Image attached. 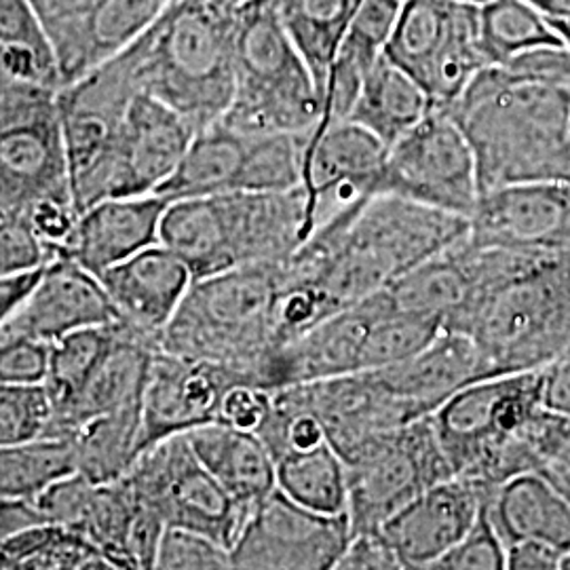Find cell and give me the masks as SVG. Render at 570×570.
I'll use <instances>...</instances> for the list:
<instances>
[{
  "label": "cell",
  "mask_w": 570,
  "mask_h": 570,
  "mask_svg": "<svg viewBox=\"0 0 570 570\" xmlns=\"http://www.w3.org/2000/svg\"><path fill=\"white\" fill-rule=\"evenodd\" d=\"M218 2H223L225 7H228V9H233V11H237L244 2H247V0H218Z\"/></svg>",
  "instance_id": "680465c9"
},
{
  "label": "cell",
  "mask_w": 570,
  "mask_h": 570,
  "mask_svg": "<svg viewBox=\"0 0 570 570\" xmlns=\"http://www.w3.org/2000/svg\"><path fill=\"white\" fill-rule=\"evenodd\" d=\"M468 2H473V4H484L487 0H468Z\"/></svg>",
  "instance_id": "6125c7cd"
},
{
  "label": "cell",
  "mask_w": 570,
  "mask_h": 570,
  "mask_svg": "<svg viewBox=\"0 0 570 570\" xmlns=\"http://www.w3.org/2000/svg\"><path fill=\"white\" fill-rule=\"evenodd\" d=\"M195 134L174 108L144 91L136 94L122 117L108 197L157 195L178 169Z\"/></svg>",
  "instance_id": "ffe728a7"
},
{
  "label": "cell",
  "mask_w": 570,
  "mask_h": 570,
  "mask_svg": "<svg viewBox=\"0 0 570 570\" xmlns=\"http://www.w3.org/2000/svg\"><path fill=\"white\" fill-rule=\"evenodd\" d=\"M4 216H7V214H4V212H2V209H0V220H2V218H4Z\"/></svg>",
  "instance_id": "be15d7a7"
},
{
  "label": "cell",
  "mask_w": 570,
  "mask_h": 570,
  "mask_svg": "<svg viewBox=\"0 0 570 570\" xmlns=\"http://www.w3.org/2000/svg\"><path fill=\"white\" fill-rule=\"evenodd\" d=\"M387 150V144L353 121L311 131L303 180L311 233L341 209L376 195Z\"/></svg>",
  "instance_id": "e0dca14e"
},
{
  "label": "cell",
  "mask_w": 570,
  "mask_h": 570,
  "mask_svg": "<svg viewBox=\"0 0 570 570\" xmlns=\"http://www.w3.org/2000/svg\"><path fill=\"white\" fill-rule=\"evenodd\" d=\"M362 0H275L289 39L306 61L324 104L330 68Z\"/></svg>",
  "instance_id": "836d02e7"
},
{
  "label": "cell",
  "mask_w": 570,
  "mask_h": 570,
  "mask_svg": "<svg viewBox=\"0 0 570 570\" xmlns=\"http://www.w3.org/2000/svg\"><path fill=\"white\" fill-rule=\"evenodd\" d=\"M553 23V28L560 32V37L564 39V42L570 47V21H558L550 20Z\"/></svg>",
  "instance_id": "6f0895ef"
},
{
  "label": "cell",
  "mask_w": 570,
  "mask_h": 570,
  "mask_svg": "<svg viewBox=\"0 0 570 570\" xmlns=\"http://www.w3.org/2000/svg\"><path fill=\"white\" fill-rule=\"evenodd\" d=\"M53 263L35 230L16 216L0 220V277L37 271Z\"/></svg>",
  "instance_id": "ee69618b"
},
{
  "label": "cell",
  "mask_w": 570,
  "mask_h": 570,
  "mask_svg": "<svg viewBox=\"0 0 570 570\" xmlns=\"http://www.w3.org/2000/svg\"><path fill=\"white\" fill-rule=\"evenodd\" d=\"M66 440L77 473L96 484L117 482L142 452V404L89 419Z\"/></svg>",
  "instance_id": "d6a6232c"
},
{
  "label": "cell",
  "mask_w": 570,
  "mask_h": 570,
  "mask_svg": "<svg viewBox=\"0 0 570 570\" xmlns=\"http://www.w3.org/2000/svg\"><path fill=\"white\" fill-rule=\"evenodd\" d=\"M284 263L242 266L195 279L165 327L159 348L233 367L254 385L268 389Z\"/></svg>",
  "instance_id": "8992f818"
},
{
  "label": "cell",
  "mask_w": 570,
  "mask_h": 570,
  "mask_svg": "<svg viewBox=\"0 0 570 570\" xmlns=\"http://www.w3.org/2000/svg\"><path fill=\"white\" fill-rule=\"evenodd\" d=\"M53 49L61 87L117 56L171 0H30Z\"/></svg>",
  "instance_id": "9a60e30c"
},
{
  "label": "cell",
  "mask_w": 570,
  "mask_h": 570,
  "mask_svg": "<svg viewBox=\"0 0 570 570\" xmlns=\"http://www.w3.org/2000/svg\"><path fill=\"white\" fill-rule=\"evenodd\" d=\"M115 570L77 530L45 522L23 530L0 548V570Z\"/></svg>",
  "instance_id": "8d00e7d4"
},
{
  "label": "cell",
  "mask_w": 570,
  "mask_h": 570,
  "mask_svg": "<svg viewBox=\"0 0 570 570\" xmlns=\"http://www.w3.org/2000/svg\"><path fill=\"white\" fill-rule=\"evenodd\" d=\"M284 389L298 406L320 419L327 442L343 459L370 438L419 421L379 370Z\"/></svg>",
  "instance_id": "d6986e66"
},
{
  "label": "cell",
  "mask_w": 570,
  "mask_h": 570,
  "mask_svg": "<svg viewBox=\"0 0 570 570\" xmlns=\"http://www.w3.org/2000/svg\"><path fill=\"white\" fill-rule=\"evenodd\" d=\"M100 282L117 320L161 346V334L195 277L171 249L155 244L104 271Z\"/></svg>",
  "instance_id": "cb8c5ba5"
},
{
  "label": "cell",
  "mask_w": 570,
  "mask_h": 570,
  "mask_svg": "<svg viewBox=\"0 0 570 570\" xmlns=\"http://www.w3.org/2000/svg\"><path fill=\"white\" fill-rule=\"evenodd\" d=\"M237 383L252 381L233 367L157 348L144 385L140 449L216 423L226 391Z\"/></svg>",
  "instance_id": "2e32d148"
},
{
  "label": "cell",
  "mask_w": 570,
  "mask_h": 570,
  "mask_svg": "<svg viewBox=\"0 0 570 570\" xmlns=\"http://www.w3.org/2000/svg\"><path fill=\"white\" fill-rule=\"evenodd\" d=\"M275 475L277 490L298 505L330 515L346 513L345 461L330 442L279 456Z\"/></svg>",
  "instance_id": "d590c367"
},
{
  "label": "cell",
  "mask_w": 570,
  "mask_h": 570,
  "mask_svg": "<svg viewBox=\"0 0 570 570\" xmlns=\"http://www.w3.org/2000/svg\"><path fill=\"white\" fill-rule=\"evenodd\" d=\"M560 569L570 570V551L562 556V560H560Z\"/></svg>",
  "instance_id": "94428289"
},
{
  "label": "cell",
  "mask_w": 570,
  "mask_h": 570,
  "mask_svg": "<svg viewBox=\"0 0 570 570\" xmlns=\"http://www.w3.org/2000/svg\"><path fill=\"white\" fill-rule=\"evenodd\" d=\"M235 11L218 0H171L117 56L138 91L202 131L220 121L235 91Z\"/></svg>",
  "instance_id": "277c9868"
},
{
  "label": "cell",
  "mask_w": 570,
  "mask_h": 570,
  "mask_svg": "<svg viewBox=\"0 0 570 570\" xmlns=\"http://www.w3.org/2000/svg\"><path fill=\"white\" fill-rule=\"evenodd\" d=\"M117 338V322L82 327L49 345V367L45 389L53 404V416L81 393L85 383L102 364ZM53 421V419H51Z\"/></svg>",
  "instance_id": "74e56055"
},
{
  "label": "cell",
  "mask_w": 570,
  "mask_h": 570,
  "mask_svg": "<svg viewBox=\"0 0 570 570\" xmlns=\"http://www.w3.org/2000/svg\"><path fill=\"white\" fill-rule=\"evenodd\" d=\"M490 492L465 478H449L395 511L379 532L397 556L402 570H431L468 534Z\"/></svg>",
  "instance_id": "44dd1931"
},
{
  "label": "cell",
  "mask_w": 570,
  "mask_h": 570,
  "mask_svg": "<svg viewBox=\"0 0 570 570\" xmlns=\"http://www.w3.org/2000/svg\"><path fill=\"white\" fill-rule=\"evenodd\" d=\"M551 468L562 469L564 473L570 475V440L564 444V449L560 450V454L550 463Z\"/></svg>",
  "instance_id": "9f6ffc18"
},
{
  "label": "cell",
  "mask_w": 570,
  "mask_h": 570,
  "mask_svg": "<svg viewBox=\"0 0 570 570\" xmlns=\"http://www.w3.org/2000/svg\"><path fill=\"white\" fill-rule=\"evenodd\" d=\"M480 4L468 0H406L385 56L419 82L438 110L456 102L487 63L478 51Z\"/></svg>",
  "instance_id": "30bf717a"
},
{
  "label": "cell",
  "mask_w": 570,
  "mask_h": 570,
  "mask_svg": "<svg viewBox=\"0 0 570 570\" xmlns=\"http://www.w3.org/2000/svg\"><path fill=\"white\" fill-rule=\"evenodd\" d=\"M45 522L47 518L35 499H0V548L23 530Z\"/></svg>",
  "instance_id": "f907efd6"
},
{
  "label": "cell",
  "mask_w": 570,
  "mask_h": 570,
  "mask_svg": "<svg viewBox=\"0 0 570 570\" xmlns=\"http://www.w3.org/2000/svg\"><path fill=\"white\" fill-rule=\"evenodd\" d=\"M431 110L425 89L383 53L370 68L346 121L362 125L391 146Z\"/></svg>",
  "instance_id": "1f68e13d"
},
{
  "label": "cell",
  "mask_w": 570,
  "mask_h": 570,
  "mask_svg": "<svg viewBox=\"0 0 570 570\" xmlns=\"http://www.w3.org/2000/svg\"><path fill=\"white\" fill-rule=\"evenodd\" d=\"M311 235L303 186L180 199L167 209L164 242L195 279L242 266L284 263Z\"/></svg>",
  "instance_id": "5b68a950"
},
{
  "label": "cell",
  "mask_w": 570,
  "mask_h": 570,
  "mask_svg": "<svg viewBox=\"0 0 570 570\" xmlns=\"http://www.w3.org/2000/svg\"><path fill=\"white\" fill-rule=\"evenodd\" d=\"M454 478L499 489L541 471L570 440V421L543 400V372L480 379L429 414Z\"/></svg>",
  "instance_id": "3957f363"
},
{
  "label": "cell",
  "mask_w": 570,
  "mask_h": 570,
  "mask_svg": "<svg viewBox=\"0 0 570 570\" xmlns=\"http://www.w3.org/2000/svg\"><path fill=\"white\" fill-rule=\"evenodd\" d=\"M505 569V543L490 522L487 499L468 534L446 551L431 570H501Z\"/></svg>",
  "instance_id": "b9f144b4"
},
{
  "label": "cell",
  "mask_w": 570,
  "mask_h": 570,
  "mask_svg": "<svg viewBox=\"0 0 570 570\" xmlns=\"http://www.w3.org/2000/svg\"><path fill=\"white\" fill-rule=\"evenodd\" d=\"M56 197H72L60 89L4 77L0 81V209L20 218L30 207Z\"/></svg>",
  "instance_id": "ba28073f"
},
{
  "label": "cell",
  "mask_w": 570,
  "mask_h": 570,
  "mask_svg": "<svg viewBox=\"0 0 570 570\" xmlns=\"http://www.w3.org/2000/svg\"><path fill=\"white\" fill-rule=\"evenodd\" d=\"M112 322L117 311L100 277L72 258H56L42 268L28 298L0 330V341L30 338L51 345L70 332Z\"/></svg>",
  "instance_id": "7402d4cb"
},
{
  "label": "cell",
  "mask_w": 570,
  "mask_h": 570,
  "mask_svg": "<svg viewBox=\"0 0 570 570\" xmlns=\"http://www.w3.org/2000/svg\"><path fill=\"white\" fill-rule=\"evenodd\" d=\"M122 478L161 515L165 527L204 532L228 550L247 518V511L205 469L184 433L142 450Z\"/></svg>",
  "instance_id": "7c38bea8"
},
{
  "label": "cell",
  "mask_w": 570,
  "mask_h": 570,
  "mask_svg": "<svg viewBox=\"0 0 570 570\" xmlns=\"http://www.w3.org/2000/svg\"><path fill=\"white\" fill-rule=\"evenodd\" d=\"M383 308L385 294L379 289L282 346L268 366V389L362 372L367 336Z\"/></svg>",
  "instance_id": "603a6c76"
},
{
  "label": "cell",
  "mask_w": 570,
  "mask_h": 570,
  "mask_svg": "<svg viewBox=\"0 0 570 570\" xmlns=\"http://www.w3.org/2000/svg\"><path fill=\"white\" fill-rule=\"evenodd\" d=\"M51 419L45 385H0V446L49 438Z\"/></svg>",
  "instance_id": "ab89813d"
},
{
  "label": "cell",
  "mask_w": 570,
  "mask_h": 570,
  "mask_svg": "<svg viewBox=\"0 0 570 570\" xmlns=\"http://www.w3.org/2000/svg\"><path fill=\"white\" fill-rule=\"evenodd\" d=\"M511 77L522 81L570 85V47H537L501 63Z\"/></svg>",
  "instance_id": "7dc6e473"
},
{
  "label": "cell",
  "mask_w": 570,
  "mask_h": 570,
  "mask_svg": "<svg viewBox=\"0 0 570 570\" xmlns=\"http://www.w3.org/2000/svg\"><path fill=\"white\" fill-rule=\"evenodd\" d=\"M391 305L404 313L438 320L442 327L468 305L473 292V271L468 237L407 271L385 287Z\"/></svg>",
  "instance_id": "4dcf8cb0"
},
{
  "label": "cell",
  "mask_w": 570,
  "mask_h": 570,
  "mask_svg": "<svg viewBox=\"0 0 570 570\" xmlns=\"http://www.w3.org/2000/svg\"><path fill=\"white\" fill-rule=\"evenodd\" d=\"M548 478H550L551 482L558 487V489L562 490L567 497H569L570 501V475L569 473H564L562 469L551 468L548 465L546 469H541Z\"/></svg>",
  "instance_id": "11a10c76"
},
{
  "label": "cell",
  "mask_w": 570,
  "mask_h": 570,
  "mask_svg": "<svg viewBox=\"0 0 570 570\" xmlns=\"http://www.w3.org/2000/svg\"><path fill=\"white\" fill-rule=\"evenodd\" d=\"M136 94L117 58L60 89L68 178L81 214L108 197L122 117Z\"/></svg>",
  "instance_id": "8fae6325"
},
{
  "label": "cell",
  "mask_w": 570,
  "mask_h": 570,
  "mask_svg": "<svg viewBox=\"0 0 570 570\" xmlns=\"http://www.w3.org/2000/svg\"><path fill=\"white\" fill-rule=\"evenodd\" d=\"M159 343L117 320V338L72 404L51 421L49 438H68L89 419L142 404L150 360Z\"/></svg>",
  "instance_id": "4316f807"
},
{
  "label": "cell",
  "mask_w": 570,
  "mask_h": 570,
  "mask_svg": "<svg viewBox=\"0 0 570 570\" xmlns=\"http://www.w3.org/2000/svg\"><path fill=\"white\" fill-rule=\"evenodd\" d=\"M205 469L247 513L277 489L275 459L261 435L209 423L184 433Z\"/></svg>",
  "instance_id": "f1b7e54d"
},
{
  "label": "cell",
  "mask_w": 570,
  "mask_h": 570,
  "mask_svg": "<svg viewBox=\"0 0 570 570\" xmlns=\"http://www.w3.org/2000/svg\"><path fill=\"white\" fill-rule=\"evenodd\" d=\"M567 45L529 0H487L478 11V51L487 66H501L537 47Z\"/></svg>",
  "instance_id": "e575fe53"
},
{
  "label": "cell",
  "mask_w": 570,
  "mask_h": 570,
  "mask_svg": "<svg viewBox=\"0 0 570 570\" xmlns=\"http://www.w3.org/2000/svg\"><path fill=\"white\" fill-rule=\"evenodd\" d=\"M548 20L570 21V0H529Z\"/></svg>",
  "instance_id": "db71d44e"
},
{
  "label": "cell",
  "mask_w": 570,
  "mask_h": 570,
  "mask_svg": "<svg viewBox=\"0 0 570 570\" xmlns=\"http://www.w3.org/2000/svg\"><path fill=\"white\" fill-rule=\"evenodd\" d=\"M0 42L4 47L35 51L58 72L53 49L47 41L41 20L30 0H0Z\"/></svg>",
  "instance_id": "7bdbcfd3"
},
{
  "label": "cell",
  "mask_w": 570,
  "mask_h": 570,
  "mask_svg": "<svg viewBox=\"0 0 570 570\" xmlns=\"http://www.w3.org/2000/svg\"><path fill=\"white\" fill-rule=\"evenodd\" d=\"M273 406V389L237 383L228 389L218 410V421L228 428L258 433Z\"/></svg>",
  "instance_id": "bcb514c9"
},
{
  "label": "cell",
  "mask_w": 570,
  "mask_h": 570,
  "mask_svg": "<svg viewBox=\"0 0 570 570\" xmlns=\"http://www.w3.org/2000/svg\"><path fill=\"white\" fill-rule=\"evenodd\" d=\"M169 202L161 195L108 197L87 207L79 218L77 237L66 258H72L94 275H102L159 244V230Z\"/></svg>",
  "instance_id": "d4e9b609"
},
{
  "label": "cell",
  "mask_w": 570,
  "mask_h": 570,
  "mask_svg": "<svg viewBox=\"0 0 570 570\" xmlns=\"http://www.w3.org/2000/svg\"><path fill=\"white\" fill-rule=\"evenodd\" d=\"M543 400L553 412L570 421V351L543 367Z\"/></svg>",
  "instance_id": "816d5d0a"
},
{
  "label": "cell",
  "mask_w": 570,
  "mask_h": 570,
  "mask_svg": "<svg viewBox=\"0 0 570 570\" xmlns=\"http://www.w3.org/2000/svg\"><path fill=\"white\" fill-rule=\"evenodd\" d=\"M42 268L20 273V275L0 277V330L11 322V317L18 313L21 303L28 298V294L32 292V287L41 277Z\"/></svg>",
  "instance_id": "f5cc1de1"
},
{
  "label": "cell",
  "mask_w": 570,
  "mask_h": 570,
  "mask_svg": "<svg viewBox=\"0 0 570 570\" xmlns=\"http://www.w3.org/2000/svg\"><path fill=\"white\" fill-rule=\"evenodd\" d=\"M7 77V72H4V45L0 42V81Z\"/></svg>",
  "instance_id": "91938a15"
},
{
  "label": "cell",
  "mask_w": 570,
  "mask_h": 570,
  "mask_svg": "<svg viewBox=\"0 0 570 570\" xmlns=\"http://www.w3.org/2000/svg\"><path fill=\"white\" fill-rule=\"evenodd\" d=\"M70 473H75V459L66 438L0 446V499H37Z\"/></svg>",
  "instance_id": "f35d334b"
},
{
  "label": "cell",
  "mask_w": 570,
  "mask_h": 570,
  "mask_svg": "<svg viewBox=\"0 0 570 570\" xmlns=\"http://www.w3.org/2000/svg\"><path fill=\"white\" fill-rule=\"evenodd\" d=\"M469 242L520 252L570 249V183L501 186L478 197Z\"/></svg>",
  "instance_id": "ac0fdd59"
},
{
  "label": "cell",
  "mask_w": 570,
  "mask_h": 570,
  "mask_svg": "<svg viewBox=\"0 0 570 570\" xmlns=\"http://www.w3.org/2000/svg\"><path fill=\"white\" fill-rule=\"evenodd\" d=\"M376 195H397L469 218L480 197L475 159L446 110L433 108L389 146Z\"/></svg>",
  "instance_id": "4fadbf2b"
},
{
  "label": "cell",
  "mask_w": 570,
  "mask_h": 570,
  "mask_svg": "<svg viewBox=\"0 0 570 570\" xmlns=\"http://www.w3.org/2000/svg\"><path fill=\"white\" fill-rule=\"evenodd\" d=\"M473 292L444 330L465 334L501 376L550 366L570 351V256L478 247L468 237Z\"/></svg>",
  "instance_id": "6da1fadb"
},
{
  "label": "cell",
  "mask_w": 570,
  "mask_h": 570,
  "mask_svg": "<svg viewBox=\"0 0 570 570\" xmlns=\"http://www.w3.org/2000/svg\"><path fill=\"white\" fill-rule=\"evenodd\" d=\"M343 461L351 537L381 529L414 497L454 478L429 416L370 438Z\"/></svg>",
  "instance_id": "9c48e42d"
},
{
  "label": "cell",
  "mask_w": 570,
  "mask_h": 570,
  "mask_svg": "<svg viewBox=\"0 0 570 570\" xmlns=\"http://www.w3.org/2000/svg\"><path fill=\"white\" fill-rule=\"evenodd\" d=\"M351 541L346 513H320L273 490L247 513L233 548V569L336 570Z\"/></svg>",
  "instance_id": "5bb4252c"
},
{
  "label": "cell",
  "mask_w": 570,
  "mask_h": 570,
  "mask_svg": "<svg viewBox=\"0 0 570 570\" xmlns=\"http://www.w3.org/2000/svg\"><path fill=\"white\" fill-rule=\"evenodd\" d=\"M562 551L548 543L522 539L505 546V569L510 570H558Z\"/></svg>",
  "instance_id": "681fc988"
},
{
  "label": "cell",
  "mask_w": 570,
  "mask_h": 570,
  "mask_svg": "<svg viewBox=\"0 0 570 570\" xmlns=\"http://www.w3.org/2000/svg\"><path fill=\"white\" fill-rule=\"evenodd\" d=\"M402 570L397 556L389 548L379 530L357 532L351 537L336 570Z\"/></svg>",
  "instance_id": "c3c4849f"
},
{
  "label": "cell",
  "mask_w": 570,
  "mask_h": 570,
  "mask_svg": "<svg viewBox=\"0 0 570 570\" xmlns=\"http://www.w3.org/2000/svg\"><path fill=\"white\" fill-rule=\"evenodd\" d=\"M446 112L471 146L480 195L570 183V85L522 81L503 66H484Z\"/></svg>",
  "instance_id": "7a4b0ae2"
},
{
  "label": "cell",
  "mask_w": 570,
  "mask_h": 570,
  "mask_svg": "<svg viewBox=\"0 0 570 570\" xmlns=\"http://www.w3.org/2000/svg\"><path fill=\"white\" fill-rule=\"evenodd\" d=\"M252 134L218 121L195 134L178 169L157 190L169 204L178 199L242 193Z\"/></svg>",
  "instance_id": "f546056e"
},
{
  "label": "cell",
  "mask_w": 570,
  "mask_h": 570,
  "mask_svg": "<svg viewBox=\"0 0 570 570\" xmlns=\"http://www.w3.org/2000/svg\"><path fill=\"white\" fill-rule=\"evenodd\" d=\"M49 345L30 338L0 341V385H45Z\"/></svg>",
  "instance_id": "f6af8a7d"
},
{
  "label": "cell",
  "mask_w": 570,
  "mask_h": 570,
  "mask_svg": "<svg viewBox=\"0 0 570 570\" xmlns=\"http://www.w3.org/2000/svg\"><path fill=\"white\" fill-rule=\"evenodd\" d=\"M490 522L505 546L522 539L570 551V501L543 471H529L487 497Z\"/></svg>",
  "instance_id": "83f0119b"
},
{
  "label": "cell",
  "mask_w": 570,
  "mask_h": 570,
  "mask_svg": "<svg viewBox=\"0 0 570 570\" xmlns=\"http://www.w3.org/2000/svg\"><path fill=\"white\" fill-rule=\"evenodd\" d=\"M235 91L220 121L244 134H305L322 119V94L285 30L275 0L235 11Z\"/></svg>",
  "instance_id": "52a82bcc"
},
{
  "label": "cell",
  "mask_w": 570,
  "mask_h": 570,
  "mask_svg": "<svg viewBox=\"0 0 570 570\" xmlns=\"http://www.w3.org/2000/svg\"><path fill=\"white\" fill-rule=\"evenodd\" d=\"M569 256H570V249H569Z\"/></svg>",
  "instance_id": "e7e4bbea"
},
{
  "label": "cell",
  "mask_w": 570,
  "mask_h": 570,
  "mask_svg": "<svg viewBox=\"0 0 570 570\" xmlns=\"http://www.w3.org/2000/svg\"><path fill=\"white\" fill-rule=\"evenodd\" d=\"M155 569L230 570V550L197 530L167 527L157 550Z\"/></svg>",
  "instance_id": "60d3db41"
},
{
  "label": "cell",
  "mask_w": 570,
  "mask_h": 570,
  "mask_svg": "<svg viewBox=\"0 0 570 570\" xmlns=\"http://www.w3.org/2000/svg\"><path fill=\"white\" fill-rule=\"evenodd\" d=\"M379 372L416 419L435 412L459 389L487 379L478 346L465 334L450 330H442L416 355Z\"/></svg>",
  "instance_id": "484cf974"
}]
</instances>
